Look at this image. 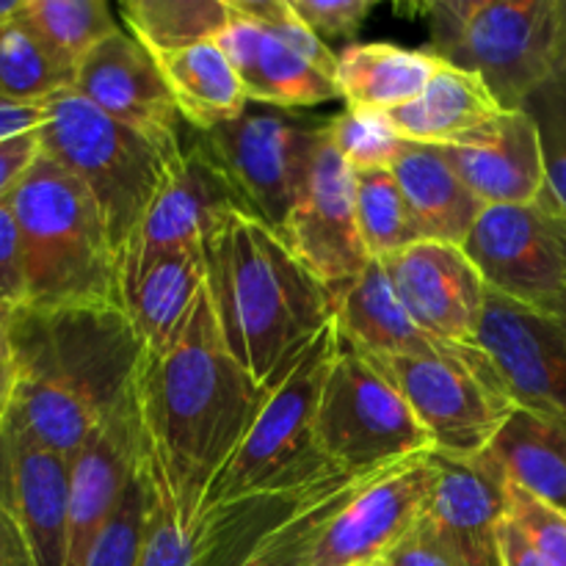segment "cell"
<instances>
[{
  "instance_id": "cell-16",
  "label": "cell",
  "mask_w": 566,
  "mask_h": 566,
  "mask_svg": "<svg viewBox=\"0 0 566 566\" xmlns=\"http://www.w3.org/2000/svg\"><path fill=\"white\" fill-rule=\"evenodd\" d=\"M479 346L501 370L514 407L566 420V329L556 318L486 293Z\"/></svg>"
},
{
  "instance_id": "cell-4",
  "label": "cell",
  "mask_w": 566,
  "mask_h": 566,
  "mask_svg": "<svg viewBox=\"0 0 566 566\" xmlns=\"http://www.w3.org/2000/svg\"><path fill=\"white\" fill-rule=\"evenodd\" d=\"M437 479L434 451L368 473H340L271 528L243 566L385 564L426 514Z\"/></svg>"
},
{
  "instance_id": "cell-50",
  "label": "cell",
  "mask_w": 566,
  "mask_h": 566,
  "mask_svg": "<svg viewBox=\"0 0 566 566\" xmlns=\"http://www.w3.org/2000/svg\"><path fill=\"white\" fill-rule=\"evenodd\" d=\"M3 415H6V403H0V420H3Z\"/></svg>"
},
{
  "instance_id": "cell-27",
  "label": "cell",
  "mask_w": 566,
  "mask_h": 566,
  "mask_svg": "<svg viewBox=\"0 0 566 566\" xmlns=\"http://www.w3.org/2000/svg\"><path fill=\"white\" fill-rule=\"evenodd\" d=\"M205 282H208V260H205V247H197L153 260L147 269L122 285V307L144 352L160 348L180 329Z\"/></svg>"
},
{
  "instance_id": "cell-34",
  "label": "cell",
  "mask_w": 566,
  "mask_h": 566,
  "mask_svg": "<svg viewBox=\"0 0 566 566\" xmlns=\"http://www.w3.org/2000/svg\"><path fill=\"white\" fill-rule=\"evenodd\" d=\"M144 437V434H142ZM155 479L149 473L147 457L138 459L136 473L127 481V490L122 495L119 506L111 514L105 523L103 534L94 542L92 553H88L86 566H138L144 556V545H147L149 525H153L155 512Z\"/></svg>"
},
{
  "instance_id": "cell-30",
  "label": "cell",
  "mask_w": 566,
  "mask_h": 566,
  "mask_svg": "<svg viewBox=\"0 0 566 566\" xmlns=\"http://www.w3.org/2000/svg\"><path fill=\"white\" fill-rule=\"evenodd\" d=\"M127 31L153 55L219 42L232 22L230 0H125Z\"/></svg>"
},
{
  "instance_id": "cell-40",
  "label": "cell",
  "mask_w": 566,
  "mask_h": 566,
  "mask_svg": "<svg viewBox=\"0 0 566 566\" xmlns=\"http://www.w3.org/2000/svg\"><path fill=\"white\" fill-rule=\"evenodd\" d=\"M298 20L326 42L337 36H354L365 17L374 11L370 0H291Z\"/></svg>"
},
{
  "instance_id": "cell-36",
  "label": "cell",
  "mask_w": 566,
  "mask_h": 566,
  "mask_svg": "<svg viewBox=\"0 0 566 566\" xmlns=\"http://www.w3.org/2000/svg\"><path fill=\"white\" fill-rule=\"evenodd\" d=\"M539 127L547 188L566 213V53L551 77L523 105Z\"/></svg>"
},
{
  "instance_id": "cell-44",
  "label": "cell",
  "mask_w": 566,
  "mask_h": 566,
  "mask_svg": "<svg viewBox=\"0 0 566 566\" xmlns=\"http://www.w3.org/2000/svg\"><path fill=\"white\" fill-rule=\"evenodd\" d=\"M0 566H39L25 531L0 506Z\"/></svg>"
},
{
  "instance_id": "cell-48",
  "label": "cell",
  "mask_w": 566,
  "mask_h": 566,
  "mask_svg": "<svg viewBox=\"0 0 566 566\" xmlns=\"http://www.w3.org/2000/svg\"><path fill=\"white\" fill-rule=\"evenodd\" d=\"M558 232H562V241H564V252H566V213L562 208H558ZM558 324L564 326L566 329V302H564V310H562V315H558Z\"/></svg>"
},
{
  "instance_id": "cell-9",
  "label": "cell",
  "mask_w": 566,
  "mask_h": 566,
  "mask_svg": "<svg viewBox=\"0 0 566 566\" xmlns=\"http://www.w3.org/2000/svg\"><path fill=\"white\" fill-rule=\"evenodd\" d=\"M315 434L324 457L348 475L434 451L396 381L346 340L337 343L321 390Z\"/></svg>"
},
{
  "instance_id": "cell-38",
  "label": "cell",
  "mask_w": 566,
  "mask_h": 566,
  "mask_svg": "<svg viewBox=\"0 0 566 566\" xmlns=\"http://www.w3.org/2000/svg\"><path fill=\"white\" fill-rule=\"evenodd\" d=\"M506 517L517 525L520 534L539 556H545L553 566H566V514L562 509L531 495L523 486L509 484Z\"/></svg>"
},
{
  "instance_id": "cell-13",
  "label": "cell",
  "mask_w": 566,
  "mask_h": 566,
  "mask_svg": "<svg viewBox=\"0 0 566 566\" xmlns=\"http://www.w3.org/2000/svg\"><path fill=\"white\" fill-rule=\"evenodd\" d=\"M232 210H247V205L208 144L199 138L182 147L122 254V285L164 254L205 247L213 227Z\"/></svg>"
},
{
  "instance_id": "cell-51",
  "label": "cell",
  "mask_w": 566,
  "mask_h": 566,
  "mask_svg": "<svg viewBox=\"0 0 566 566\" xmlns=\"http://www.w3.org/2000/svg\"><path fill=\"white\" fill-rule=\"evenodd\" d=\"M379 566H390V564H379Z\"/></svg>"
},
{
  "instance_id": "cell-17",
  "label": "cell",
  "mask_w": 566,
  "mask_h": 566,
  "mask_svg": "<svg viewBox=\"0 0 566 566\" xmlns=\"http://www.w3.org/2000/svg\"><path fill=\"white\" fill-rule=\"evenodd\" d=\"M75 92L111 119L147 133L166 147H182L175 99L155 55L133 36L116 31L77 64Z\"/></svg>"
},
{
  "instance_id": "cell-45",
  "label": "cell",
  "mask_w": 566,
  "mask_h": 566,
  "mask_svg": "<svg viewBox=\"0 0 566 566\" xmlns=\"http://www.w3.org/2000/svg\"><path fill=\"white\" fill-rule=\"evenodd\" d=\"M44 119H48L44 105H20L0 99V144L25 136V133H39Z\"/></svg>"
},
{
  "instance_id": "cell-3",
  "label": "cell",
  "mask_w": 566,
  "mask_h": 566,
  "mask_svg": "<svg viewBox=\"0 0 566 566\" xmlns=\"http://www.w3.org/2000/svg\"><path fill=\"white\" fill-rule=\"evenodd\" d=\"M205 260L221 335L254 385L280 379L335 324V296L249 210H232L213 227Z\"/></svg>"
},
{
  "instance_id": "cell-20",
  "label": "cell",
  "mask_w": 566,
  "mask_h": 566,
  "mask_svg": "<svg viewBox=\"0 0 566 566\" xmlns=\"http://www.w3.org/2000/svg\"><path fill=\"white\" fill-rule=\"evenodd\" d=\"M506 512L509 484L495 470L479 457H440V479L420 523L464 566H503L501 525Z\"/></svg>"
},
{
  "instance_id": "cell-14",
  "label": "cell",
  "mask_w": 566,
  "mask_h": 566,
  "mask_svg": "<svg viewBox=\"0 0 566 566\" xmlns=\"http://www.w3.org/2000/svg\"><path fill=\"white\" fill-rule=\"evenodd\" d=\"M276 235L335 296V304L368 269L370 254L357 224V180L332 138L321 147L307 188Z\"/></svg>"
},
{
  "instance_id": "cell-42",
  "label": "cell",
  "mask_w": 566,
  "mask_h": 566,
  "mask_svg": "<svg viewBox=\"0 0 566 566\" xmlns=\"http://www.w3.org/2000/svg\"><path fill=\"white\" fill-rule=\"evenodd\" d=\"M385 564L390 566H464L451 553V547L442 545L423 523L412 528V534L392 551Z\"/></svg>"
},
{
  "instance_id": "cell-1",
  "label": "cell",
  "mask_w": 566,
  "mask_h": 566,
  "mask_svg": "<svg viewBox=\"0 0 566 566\" xmlns=\"http://www.w3.org/2000/svg\"><path fill=\"white\" fill-rule=\"evenodd\" d=\"M263 396L227 348L205 282L180 329L144 352L136 376L144 457L188 534L197 528L210 481L243 440Z\"/></svg>"
},
{
  "instance_id": "cell-31",
  "label": "cell",
  "mask_w": 566,
  "mask_h": 566,
  "mask_svg": "<svg viewBox=\"0 0 566 566\" xmlns=\"http://www.w3.org/2000/svg\"><path fill=\"white\" fill-rule=\"evenodd\" d=\"M75 66L55 55L17 14L0 20V99L44 105L75 88Z\"/></svg>"
},
{
  "instance_id": "cell-22",
  "label": "cell",
  "mask_w": 566,
  "mask_h": 566,
  "mask_svg": "<svg viewBox=\"0 0 566 566\" xmlns=\"http://www.w3.org/2000/svg\"><path fill=\"white\" fill-rule=\"evenodd\" d=\"M446 155L484 205H531L547 191L545 147L525 108L503 111L484 142L446 149Z\"/></svg>"
},
{
  "instance_id": "cell-5",
  "label": "cell",
  "mask_w": 566,
  "mask_h": 566,
  "mask_svg": "<svg viewBox=\"0 0 566 566\" xmlns=\"http://www.w3.org/2000/svg\"><path fill=\"white\" fill-rule=\"evenodd\" d=\"M9 205L20 230L28 307H122L119 258L108 227L70 171L39 155Z\"/></svg>"
},
{
  "instance_id": "cell-49",
  "label": "cell",
  "mask_w": 566,
  "mask_h": 566,
  "mask_svg": "<svg viewBox=\"0 0 566 566\" xmlns=\"http://www.w3.org/2000/svg\"><path fill=\"white\" fill-rule=\"evenodd\" d=\"M20 3H22V0H0V20H6V17L17 14Z\"/></svg>"
},
{
  "instance_id": "cell-37",
  "label": "cell",
  "mask_w": 566,
  "mask_h": 566,
  "mask_svg": "<svg viewBox=\"0 0 566 566\" xmlns=\"http://www.w3.org/2000/svg\"><path fill=\"white\" fill-rule=\"evenodd\" d=\"M230 3L238 14L258 22L265 31L274 33L276 39L291 44L296 53H302L304 59L313 66H318L324 75H337V55L332 53L329 44H326L324 39L315 36V33L298 20L296 11L291 9V0H230Z\"/></svg>"
},
{
  "instance_id": "cell-2",
  "label": "cell",
  "mask_w": 566,
  "mask_h": 566,
  "mask_svg": "<svg viewBox=\"0 0 566 566\" xmlns=\"http://www.w3.org/2000/svg\"><path fill=\"white\" fill-rule=\"evenodd\" d=\"M3 326L14 374L3 420L72 459L136 390L144 346L130 318L116 304H25Z\"/></svg>"
},
{
  "instance_id": "cell-41",
  "label": "cell",
  "mask_w": 566,
  "mask_h": 566,
  "mask_svg": "<svg viewBox=\"0 0 566 566\" xmlns=\"http://www.w3.org/2000/svg\"><path fill=\"white\" fill-rule=\"evenodd\" d=\"M28 304L25 269H22L20 230L9 202L0 205V315Z\"/></svg>"
},
{
  "instance_id": "cell-21",
  "label": "cell",
  "mask_w": 566,
  "mask_h": 566,
  "mask_svg": "<svg viewBox=\"0 0 566 566\" xmlns=\"http://www.w3.org/2000/svg\"><path fill=\"white\" fill-rule=\"evenodd\" d=\"M219 44L235 66V75L249 103H260L265 108L298 111L340 97L335 77L324 75L291 44L276 39L258 22L241 17L235 9H232V22Z\"/></svg>"
},
{
  "instance_id": "cell-43",
  "label": "cell",
  "mask_w": 566,
  "mask_h": 566,
  "mask_svg": "<svg viewBox=\"0 0 566 566\" xmlns=\"http://www.w3.org/2000/svg\"><path fill=\"white\" fill-rule=\"evenodd\" d=\"M42 155V144H39V133H25L11 142L0 144V205L9 202L14 188L31 169L33 160Z\"/></svg>"
},
{
  "instance_id": "cell-23",
  "label": "cell",
  "mask_w": 566,
  "mask_h": 566,
  "mask_svg": "<svg viewBox=\"0 0 566 566\" xmlns=\"http://www.w3.org/2000/svg\"><path fill=\"white\" fill-rule=\"evenodd\" d=\"M387 116L403 142L457 149L484 142L495 130L503 108L479 75L440 61L423 94Z\"/></svg>"
},
{
  "instance_id": "cell-39",
  "label": "cell",
  "mask_w": 566,
  "mask_h": 566,
  "mask_svg": "<svg viewBox=\"0 0 566 566\" xmlns=\"http://www.w3.org/2000/svg\"><path fill=\"white\" fill-rule=\"evenodd\" d=\"M155 490H158V497H155L153 525H149L147 545H144V556L138 566H197L193 536L180 525L175 506H171L169 495L158 484V479H155Z\"/></svg>"
},
{
  "instance_id": "cell-35",
  "label": "cell",
  "mask_w": 566,
  "mask_h": 566,
  "mask_svg": "<svg viewBox=\"0 0 566 566\" xmlns=\"http://www.w3.org/2000/svg\"><path fill=\"white\" fill-rule=\"evenodd\" d=\"M329 138L354 171L392 169L409 147L385 111L346 108L332 116Z\"/></svg>"
},
{
  "instance_id": "cell-24",
  "label": "cell",
  "mask_w": 566,
  "mask_h": 566,
  "mask_svg": "<svg viewBox=\"0 0 566 566\" xmlns=\"http://www.w3.org/2000/svg\"><path fill=\"white\" fill-rule=\"evenodd\" d=\"M335 326L340 340L368 357H431L464 346L431 335L403 310L379 260H370L368 269L340 293Z\"/></svg>"
},
{
  "instance_id": "cell-32",
  "label": "cell",
  "mask_w": 566,
  "mask_h": 566,
  "mask_svg": "<svg viewBox=\"0 0 566 566\" xmlns=\"http://www.w3.org/2000/svg\"><path fill=\"white\" fill-rule=\"evenodd\" d=\"M17 17L75 70L99 42L122 31L103 0H22Z\"/></svg>"
},
{
  "instance_id": "cell-46",
  "label": "cell",
  "mask_w": 566,
  "mask_h": 566,
  "mask_svg": "<svg viewBox=\"0 0 566 566\" xmlns=\"http://www.w3.org/2000/svg\"><path fill=\"white\" fill-rule=\"evenodd\" d=\"M501 556L503 566H553L531 547V542L520 534V528L509 517L501 525Z\"/></svg>"
},
{
  "instance_id": "cell-33",
  "label": "cell",
  "mask_w": 566,
  "mask_h": 566,
  "mask_svg": "<svg viewBox=\"0 0 566 566\" xmlns=\"http://www.w3.org/2000/svg\"><path fill=\"white\" fill-rule=\"evenodd\" d=\"M357 224L370 260H387L420 241L392 169L354 171Z\"/></svg>"
},
{
  "instance_id": "cell-26",
  "label": "cell",
  "mask_w": 566,
  "mask_h": 566,
  "mask_svg": "<svg viewBox=\"0 0 566 566\" xmlns=\"http://www.w3.org/2000/svg\"><path fill=\"white\" fill-rule=\"evenodd\" d=\"M420 241L457 243L468 238L470 227L486 208L459 177L446 149L409 144L392 166Z\"/></svg>"
},
{
  "instance_id": "cell-29",
  "label": "cell",
  "mask_w": 566,
  "mask_h": 566,
  "mask_svg": "<svg viewBox=\"0 0 566 566\" xmlns=\"http://www.w3.org/2000/svg\"><path fill=\"white\" fill-rule=\"evenodd\" d=\"M169 86L180 119L208 133L224 122L238 119L249 108L235 66L219 42L191 44L155 55Z\"/></svg>"
},
{
  "instance_id": "cell-15",
  "label": "cell",
  "mask_w": 566,
  "mask_h": 566,
  "mask_svg": "<svg viewBox=\"0 0 566 566\" xmlns=\"http://www.w3.org/2000/svg\"><path fill=\"white\" fill-rule=\"evenodd\" d=\"M379 263L398 302L426 332L451 343H479L490 291L462 247L418 241Z\"/></svg>"
},
{
  "instance_id": "cell-47",
  "label": "cell",
  "mask_w": 566,
  "mask_h": 566,
  "mask_svg": "<svg viewBox=\"0 0 566 566\" xmlns=\"http://www.w3.org/2000/svg\"><path fill=\"white\" fill-rule=\"evenodd\" d=\"M11 385H14V374H11V348L9 337H6L3 315H0V403H6V407H9Z\"/></svg>"
},
{
  "instance_id": "cell-19",
  "label": "cell",
  "mask_w": 566,
  "mask_h": 566,
  "mask_svg": "<svg viewBox=\"0 0 566 566\" xmlns=\"http://www.w3.org/2000/svg\"><path fill=\"white\" fill-rule=\"evenodd\" d=\"M72 459L0 420V506L25 531L39 566L66 564Z\"/></svg>"
},
{
  "instance_id": "cell-7",
  "label": "cell",
  "mask_w": 566,
  "mask_h": 566,
  "mask_svg": "<svg viewBox=\"0 0 566 566\" xmlns=\"http://www.w3.org/2000/svg\"><path fill=\"white\" fill-rule=\"evenodd\" d=\"M420 11L429 53L479 75L503 111L523 108L566 53V0H437Z\"/></svg>"
},
{
  "instance_id": "cell-8",
  "label": "cell",
  "mask_w": 566,
  "mask_h": 566,
  "mask_svg": "<svg viewBox=\"0 0 566 566\" xmlns=\"http://www.w3.org/2000/svg\"><path fill=\"white\" fill-rule=\"evenodd\" d=\"M42 155L70 171L97 202L116 258L125 254L138 221L164 186L182 147H166L147 133L111 119L75 88L44 103Z\"/></svg>"
},
{
  "instance_id": "cell-11",
  "label": "cell",
  "mask_w": 566,
  "mask_h": 566,
  "mask_svg": "<svg viewBox=\"0 0 566 566\" xmlns=\"http://www.w3.org/2000/svg\"><path fill=\"white\" fill-rule=\"evenodd\" d=\"M329 125L332 116L247 108L238 119L202 133V142L249 213L280 232L307 188L321 147L329 138Z\"/></svg>"
},
{
  "instance_id": "cell-12",
  "label": "cell",
  "mask_w": 566,
  "mask_h": 566,
  "mask_svg": "<svg viewBox=\"0 0 566 566\" xmlns=\"http://www.w3.org/2000/svg\"><path fill=\"white\" fill-rule=\"evenodd\" d=\"M556 197L531 205H486L462 241L486 291L558 318L566 302V252Z\"/></svg>"
},
{
  "instance_id": "cell-10",
  "label": "cell",
  "mask_w": 566,
  "mask_h": 566,
  "mask_svg": "<svg viewBox=\"0 0 566 566\" xmlns=\"http://www.w3.org/2000/svg\"><path fill=\"white\" fill-rule=\"evenodd\" d=\"M401 390L446 459H475L490 448L514 401L490 354L464 343L431 357H370Z\"/></svg>"
},
{
  "instance_id": "cell-6",
  "label": "cell",
  "mask_w": 566,
  "mask_h": 566,
  "mask_svg": "<svg viewBox=\"0 0 566 566\" xmlns=\"http://www.w3.org/2000/svg\"><path fill=\"white\" fill-rule=\"evenodd\" d=\"M337 343V326H326L280 379L263 387V403L232 457L210 481L199 520L230 503L304 490L340 475L315 434L321 390Z\"/></svg>"
},
{
  "instance_id": "cell-25",
  "label": "cell",
  "mask_w": 566,
  "mask_h": 566,
  "mask_svg": "<svg viewBox=\"0 0 566 566\" xmlns=\"http://www.w3.org/2000/svg\"><path fill=\"white\" fill-rule=\"evenodd\" d=\"M481 462L566 514V420L514 407Z\"/></svg>"
},
{
  "instance_id": "cell-28",
  "label": "cell",
  "mask_w": 566,
  "mask_h": 566,
  "mask_svg": "<svg viewBox=\"0 0 566 566\" xmlns=\"http://www.w3.org/2000/svg\"><path fill=\"white\" fill-rule=\"evenodd\" d=\"M440 59L429 50H407L390 42L348 44L337 55V88L346 108L385 111L412 103L429 86Z\"/></svg>"
},
{
  "instance_id": "cell-18",
  "label": "cell",
  "mask_w": 566,
  "mask_h": 566,
  "mask_svg": "<svg viewBox=\"0 0 566 566\" xmlns=\"http://www.w3.org/2000/svg\"><path fill=\"white\" fill-rule=\"evenodd\" d=\"M144 451L136 390L72 457L66 564L86 566L94 542L119 506Z\"/></svg>"
}]
</instances>
